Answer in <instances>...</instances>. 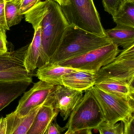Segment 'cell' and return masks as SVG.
Instances as JSON below:
<instances>
[{
    "mask_svg": "<svg viewBox=\"0 0 134 134\" xmlns=\"http://www.w3.org/2000/svg\"><path fill=\"white\" fill-rule=\"evenodd\" d=\"M34 30L40 27L42 52L38 68L49 61L56 51L69 25L60 5L52 0L41 1L25 14Z\"/></svg>",
    "mask_w": 134,
    "mask_h": 134,
    "instance_id": "obj_1",
    "label": "cell"
},
{
    "mask_svg": "<svg viewBox=\"0 0 134 134\" xmlns=\"http://www.w3.org/2000/svg\"><path fill=\"white\" fill-rule=\"evenodd\" d=\"M111 43L108 37L98 36L74 25H68L57 49L49 62L58 64Z\"/></svg>",
    "mask_w": 134,
    "mask_h": 134,
    "instance_id": "obj_2",
    "label": "cell"
},
{
    "mask_svg": "<svg viewBox=\"0 0 134 134\" xmlns=\"http://www.w3.org/2000/svg\"><path fill=\"white\" fill-rule=\"evenodd\" d=\"M61 7L69 25L98 36L107 37L93 0H70L69 4Z\"/></svg>",
    "mask_w": 134,
    "mask_h": 134,
    "instance_id": "obj_3",
    "label": "cell"
},
{
    "mask_svg": "<svg viewBox=\"0 0 134 134\" xmlns=\"http://www.w3.org/2000/svg\"><path fill=\"white\" fill-rule=\"evenodd\" d=\"M69 116L65 126L74 132L84 130H97L104 121L100 107L89 90L85 91L79 103Z\"/></svg>",
    "mask_w": 134,
    "mask_h": 134,
    "instance_id": "obj_4",
    "label": "cell"
},
{
    "mask_svg": "<svg viewBox=\"0 0 134 134\" xmlns=\"http://www.w3.org/2000/svg\"><path fill=\"white\" fill-rule=\"evenodd\" d=\"M99 104L104 121L115 124L124 122L134 115V101L103 91L94 86L89 90Z\"/></svg>",
    "mask_w": 134,
    "mask_h": 134,
    "instance_id": "obj_5",
    "label": "cell"
},
{
    "mask_svg": "<svg viewBox=\"0 0 134 134\" xmlns=\"http://www.w3.org/2000/svg\"><path fill=\"white\" fill-rule=\"evenodd\" d=\"M120 52L119 47L111 43L57 64L62 66L97 73L102 67L112 62Z\"/></svg>",
    "mask_w": 134,
    "mask_h": 134,
    "instance_id": "obj_6",
    "label": "cell"
},
{
    "mask_svg": "<svg viewBox=\"0 0 134 134\" xmlns=\"http://www.w3.org/2000/svg\"><path fill=\"white\" fill-rule=\"evenodd\" d=\"M108 79L124 82L134 87V45L122 50L112 62L100 69L95 84Z\"/></svg>",
    "mask_w": 134,
    "mask_h": 134,
    "instance_id": "obj_7",
    "label": "cell"
},
{
    "mask_svg": "<svg viewBox=\"0 0 134 134\" xmlns=\"http://www.w3.org/2000/svg\"><path fill=\"white\" fill-rule=\"evenodd\" d=\"M54 85L39 80L25 92L14 112L19 117L26 116L31 111L43 105H50V98Z\"/></svg>",
    "mask_w": 134,
    "mask_h": 134,
    "instance_id": "obj_8",
    "label": "cell"
},
{
    "mask_svg": "<svg viewBox=\"0 0 134 134\" xmlns=\"http://www.w3.org/2000/svg\"><path fill=\"white\" fill-rule=\"evenodd\" d=\"M83 93L63 85H56L50 94V105L60 113L65 121L79 103Z\"/></svg>",
    "mask_w": 134,
    "mask_h": 134,
    "instance_id": "obj_9",
    "label": "cell"
},
{
    "mask_svg": "<svg viewBox=\"0 0 134 134\" xmlns=\"http://www.w3.org/2000/svg\"><path fill=\"white\" fill-rule=\"evenodd\" d=\"M97 73L76 69L62 77V85L80 91L88 90L95 85Z\"/></svg>",
    "mask_w": 134,
    "mask_h": 134,
    "instance_id": "obj_10",
    "label": "cell"
},
{
    "mask_svg": "<svg viewBox=\"0 0 134 134\" xmlns=\"http://www.w3.org/2000/svg\"><path fill=\"white\" fill-rule=\"evenodd\" d=\"M31 83L26 80L0 81V111L24 93Z\"/></svg>",
    "mask_w": 134,
    "mask_h": 134,
    "instance_id": "obj_11",
    "label": "cell"
},
{
    "mask_svg": "<svg viewBox=\"0 0 134 134\" xmlns=\"http://www.w3.org/2000/svg\"><path fill=\"white\" fill-rule=\"evenodd\" d=\"M41 107L34 109L22 118L19 117L14 111L6 115L5 117L6 134H27Z\"/></svg>",
    "mask_w": 134,
    "mask_h": 134,
    "instance_id": "obj_12",
    "label": "cell"
},
{
    "mask_svg": "<svg viewBox=\"0 0 134 134\" xmlns=\"http://www.w3.org/2000/svg\"><path fill=\"white\" fill-rule=\"evenodd\" d=\"M76 69L48 62L38 68L36 76L40 80L52 85H62V77Z\"/></svg>",
    "mask_w": 134,
    "mask_h": 134,
    "instance_id": "obj_13",
    "label": "cell"
},
{
    "mask_svg": "<svg viewBox=\"0 0 134 134\" xmlns=\"http://www.w3.org/2000/svg\"><path fill=\"white\" fill-rule=\"evenodd\" d=\"M58 113L52 105L41 106L27 134H45L49 126L56 119Z\"/></svg>",
    "mask_w": 134,
    "mask_h": 134,
    "instance_id": "obj_14",
    "label": "cell"
},
{
    "mask_svg": "<svg viewBox=\"0 0 134 134\" xmlns=\"http://www.w3.org/2000/svg\"><path fill=\"white\" fill-rule=\"evenodd\" d=\"M34 37L28 45L24 59V66L28 73H32L38 66L42 52L41 31L40 26L34 30Z\"/></svg>",
    "mask_w": 134,
    "mask_h": 134,
    "instance_id": "obj_15",
    "label": "cell"
},
{
    "mask_svg": "<svg viewBox=\"0 0 134 134\" xmlns=\"http://www.w3.org/2000/svg\"><path fill=\"white\" fill-rule=\"evenodd\" d=\"M94 86L109 93L134 101V87L126 83L108 79L96 83Z\"/></svg>",
    "mask_w": 134,
    "mask_h": 134,
    "instance_id": "obj_16",
    "label": "cell"
},
{
    "mask_svg": "<svg viewBox=\"0 0 134 134\" xmlns=\"http://www.w3.org/2000/svg\"><path fill=\"white\" fill-rule=\"evenodd\" d=\"M112 44L126 49L134 45V28L117 26L105 30Z\"/></svg>",
    "mask_w": 134,
    "mask_h": 134,
    "instance_id": "obj_17",
    "label": "cell"
},
{
    "mask_svg": "<svg viewBox=\"0 0 134 134\" xmlns=\"http://www.w3.org/2000/svg\"><path fill=\"white\" fill-rule=\"evenodd\" d=\"M28 45L12 52L0 54V71L10 69H26L24 59Z\"/></svg>",
    "mask_w": 134,
    "mask_h": 134,
    "instance_id": "obj_18",
    "label": "cell"
},
{
    "mask_svg": "<svg viewBox=\"0 0 134 134\" xmlns=\"http://www.w3.org/2000/svg\"><path fill=\"white\" fill-rule=\"evenodd\" d=\"M112 16L117 26L134 28V1L123 0Z\"/></svg>",
    "mask_w": 134,
    "mask_h": 134,
    "instance_id": "obj_19",
    "label": "cell"
},
{
    "mask_svg": "<svg viewBox=\"0 0 134 134\" xmlns=\"http://www.w3.org/2000/svg\"><path fill=\"white\" fill-rule=\"evenodd\" d=\"M21 1H10L5 3V18L8 30H10L11 27L19 24L23 18L24 15L19 13Z\"/></svg>",
    "mask_w": 134,
    "mask_h": 134,
    "instance_id": "obj_20",
    "label": "cell"
},
{
    "mask_svg": "<svg viewBox=\"0 0 134 134\" xmlns=\"http://www.w3.org/2000/svg\"><path fill=\"white\" fill-rule=\"evenodd\" d=\"M32 81V75L26 69H15L0 71V81H15L20 80Z\"/></svg>",
    "mask_w": 134,
    "mask_h": 134,
    "instance_id": "obj_21",
    "label": "cell"
},
{
    "mask_svg": "<svg viewBox=\"0 0 134 134\" xmlns=\"http://www.w3.org/2000/svg\"><path fill=\"white\" fill-rule=\"evenodd\" d=\"M100 134H123V124L120 123H109L104 121L97 128Z\"/></svg>",
    "mask_w": 134,
    "mask_h": 134,
    "instance_id": "obj_22",
    "label": "cell"
},
{
    "mask_svg": "<svg viewBox=\"0 0 134 134\" xmlns=\"http://www.w3.org/2000/svg\"><path fill=\"white\" fill-rule=\"evenodd\" d=\"M123 0H102L105 11L113 16Z\"/></svg>",
    "mask_w": 134,
    "mask_h": 134,
    "instance_id": "obj_23",
    "label": "cell"
},
{
    "mask_svg": "<svg viewBox=\"0 0 134 134\" xmlns=\"http://www.w3.org/2000/svg\"><path fill=\"white\" fill-rule=\"evenodd\" d=\"M41 1V0H21L20 13L21 15H25Z\"/></svg>",
    "mask_w": 134,
    "mask_h": 134,
    "instance_id": "obj_24",
    "label": "cell"
},
{
    "mask_svg": "<svg viewBox=\"0 0 134 134\" xmlns=\"http://www.w3.org/2000/svg\"><path fill=\"white\" fill-rule=\"evenodd\" d=\"M6 30L3 26L0 25V54H4L8 52Z\"/></svg>",
    "mask_w": 134,
    "mask_h": 134,
    "instance_id": "obj_25",
    "label": "cell"
},
{
    "mask_svg": "<svg viewBox=\"0 0 134 134\" xmlns=\"http://www.w3.org/2000/svg\"><path fill=\"white\" fill-rule=\"evenodd\" d=\"M67 129H68L66 126L63 127H61L55 119L49 126L45 134H62Z\"/></svg>",
    "mask_w": 134,
    "mask_h": 134,
    "instance_id": "obj_26",
    "label": "cell"
},
{
    "mask_svg": "<svg viewBox=\"0 0 134 134\" xmlns=\"http://www.w3.org/2000/svg\"><path fill=\"white\" fill-rule=\"evenodd\" d=\"M123 134H134V115L126 122L123 123Z\"/></svg>",
    "mask_w": 134,
    "mask_h": 134,
    "instance_id": "obj_27",
    "label": "cell"
},
{
    "mask_svg": "<svg viewBox=\"0 0 134 134\" xmlns=\"http://www.w3.org/2000/svg\"><path fill=\"white\" fill-rule=\"evenodd\" d=\"M5 0H0V25L3 26L7 30L4 15Z\"/></svg>",
    "mask_w": 134,
    "mask_h": 134,
    "instance_id": "obj_28",
    "label": "cell"
},
{
    "mask_svg": "<svg viewBox=\"0 0 134 134\" xmlns=\"http://www.w3.org/2000/svg\"><path fill=\"white\" fill-rule=\"evenodd\" d=\"M6 121L3 117L0 118V134H6Z\"/></svg>",
    "mask_w": 134,
    "mask_h": 134,
    "instance_id": "obj_29",
    "label": "cell"
},
{
    "mask_svg": "<svg viewBox=\"0 0 134 134\" xmlns=\"http://www.w3.org/2000/svg\"><path fill=\"white\" fill-rule=\"evenodd\" d=\"M52 1L58 3L61 6H63L67 5L68 4H69V2H70V0H52Z\"/></svg>",
    "mask_w": 134,
    "mask_h": 134,
    "instance_id": "obj_30",
    "label": "cell"
},
{
    "mask_svg": "<svg viewBox=\"0 0 134 134\" xmlns=\"http://www.w3.org/2000/svg\"><path fill=\"white\" fill-rule=\"evenodd\" d=\"M75 134H93L92 130H84L75 132Z\"/></svg>",
    "mask_w": 134,
    "mask_h": 134,
    "instance_id": "obj_31",
    "label": "cell"
},
{
    "mask_svg": "<svg viewBox=\"0 0 134 134\" xmlns=\"http://www.w3.org/2000/svg\"><path fill=\"white\" fill-rule=\"evenodd\" d=\"M75 132H73L69 129H68V130L65 134H75Z\"/></svg>",
    "mask_w": 134,
    "mask_h": 134,
    "instance_id": "obj_32",
    "label": "cell"
},
{
    "mask_svg": "<svg viewBox=\"0 0 134 134\" xmlns=\"http://www.w3.org/2000/svg\"><path fill=\"white\" fill-rule=\"evenodd\" d=\"M17 1V0H5V2H7L10 1Z\"/></svg>",
    "mask_w": 134,
    "mask_h": 134,
    "instance_id": "obj_33",
    "label": "cell"
},
{
    "mask_svg": "<svg viewBox=\"0 0 134 134\" xmlns=\"http://www.w3.org/2000/svg\"><path fill=\"white\" fill-rule=\"evenodd\" d=\"M131 1H134V0H131Z\"/></svg>",
    "mask_w": 134,
    "mask_h": 134,
    "instance_id": "obj_34",
    "label": "cell"
}]
</instances>
